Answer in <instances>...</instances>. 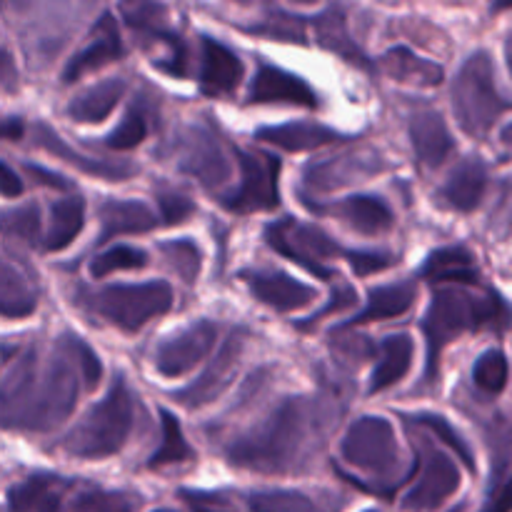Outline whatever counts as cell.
I'll use <instances>...</instances> for the list:
<instances>
[{"mask_svg":"<svg viewBox=\"0 0 512 512\" xmlns=\"http://www.w3.org/2000/svg\"><path fill=\"white\" fill-rule=\"evenodd\" d=\"M85 383L75 335H65L55 353L40 360L30 350L3 378V423L10 430L48 433L70 418Z\"/></svg>","mask_w":512,"mask_h":512,"instance_id":"6da1fadb","label":"cell"},{"mask_svg":"<svg viewBox=\"0 0 512 512\" xmlns=\"http://www.w3.org/2000/svg\"><path fill=\"white\" fill-rule=\"evenodd\" d=\"M318 408L305 398H285L253 428L243 430L225 448L233 468L280 475L303 468L310 448L318 443Z\"/></svg>","mask_w":512,"mask_h":512,"instance_id":"7a4b0ae2","label":"cell"},{"mask_svg":"<svg viewBox=\"0 0 512 512\" xmlns=\"http://www.w3.org/2000/svg\"><path fill=\"white\" fill-rule=\"evenodd\" d=\"M512 328V305L495 290H463L440 288L430 298L423 318V333L428 340V360H425V383H435L440 373L443 350L458 335L493 330L505 333Z\"/></svg>","mask_w":512,"mask_h":512,"instance_id":"3957f363","label":"cell"},{"mask_svg":"<svg viewBox=\"0 0 512 512\" xmlns=\"http://www.w3.org/2000/svg\"><path fill=\"white\" fill-rule=\"evenodd\" d=\"M133 393L123 375H115L105 398L83 415L63 438V450L80 460H105L120 453L133 433Z\"/></svg>","mask_w":512,"mask_h":512,"instance_id":"277c9868","label":"cell"},{"mask_svg":"<svg viewBox=\"0 0 512 512\" xmlns=\"http://www.w3.org/2000/svg\"><path fill=\"white\" fill-rule=\"evenodd\" d=\"M450 98L460 128L473 138H485L500 115L512 110V98L500 93L495 83V63L488 50H478L465 60L453 80Z\"/></svg>","mask_w":512,"mask_h":512,"instance_id":"5b68a950","label":"cell"},{"mask_svg":"<svg viewBox=\"0 0 512 512\" xmlns=\"http://www.w3.org/2000/svg\"><path fill=\"white\" fill-rule=\"evenodd\" d=\"M340 458L378 483H403L408 470L393 423L380 415H363L350 423L340 440Z\"/></svg>","mask_w":512,"mask_h":512,"instance_id":"8992f818","label":"cell"},{"mask_svg":"<svg viewBox=\"0 0 512 512\" xmlns=\"http://www.w3.org/2000/svg\"><path fill=\"white\" fill-rule=\"evenodd\" d=\"M88 305L115 328L125 333H138L150 320L160 318L173 308V288L165 280L105 285L98 293L88 295Z\"/></svg>","mask_w":512,"mask_h":512,"instance_id":"52a82bcc","label":"cell"},{"mask_svg":"<svg viewBox=\"0 0 512 512\" xmlns=\"http://www.w3.org/2000/svg\"><path fill=\"white\" fill-rule=\"evenodd\" d=\"M265 240H268L270 248L275 253L285 255L293 263L303 265L308 273H313L320 280H335L338 273L333 268H328L330 258H338V255H348V250L340 248L333 238H330L325 230H320L318 225L298 223L293 218L275 220L265 228Z\"/></svg>","mask_w":512,"mask_h":512,"instance_id":"ba28073f","label":"cell"},{"mask_svg":"<svg viewBox=\"0 0 512 512\" xmlns=\"http://www.w3.org/2000/svg\"><path fill=\"white\" fill-rule=\"evenodd\" d=\"M240 165V185L233 193L223 195L220 203L233 213H265L280 205L278 175L280 160L258 150H235Z\"/></svg>","mask_w":512,"mask_h":512,"instance_id":"9c48e42d","label":"cell"},{"mask_svg":"<svg viewBox=\"0 0 512 512\" xmlns=\"http://www.w3.org/2000/svg\"><path fill=\"white\" fill-rule=\"evenodd\" d=\"M218 340V325L203 318L190 323L180 333L170 335L158 345L155 353V370L163 378H183L190 370L198 368Z\"/></svg>","mask_w":512,"mask_h":512,"instance_id":"30bf717a","label":"cell"},{"mask_svg":"<svg viewBox=\"0 0 512 512\" xmlns=\"http://www.w3.org/2000/svg\"><path fill=\"white\" fill-rule=\"evenodd\" d=\"M383 168V155L375 150H348V153L310 163L303 173V185L315 193H330L345 185L363 183L365 178H373Z\"/></svg>","mask_w":512,"mask_h":512,"instance_id":"8fae6325","label":"cell"},{"mask_svg":"<svg viewBox=\"0 0 512 512\" xmlns=\"http://www.w3.org/2000/svg\"><path fill=\"white\" fill-rule=\"evenodd\" d=\"M178 168L193 175L210 190L228 183L230 178V160L225 158L223 145H220L218 135L205 125H193V128L185 130Z\"/></svg>","mask_w":512,"mask_h":512,"instance_id":"7c38bea8","label":"cell"},{"mask_svg":"<svg viewBox=\"0 0 512 512\" xmlns=\"http://www.w3.org/2000/svg\"><path fill=\"white\" fill-rule=\"evenodd\" d=\"M460 488V470L455 460H450L445 453L430 450L425 455L420 478L415 480L413 488L403 498V510L408 512H430L438 510L440 505L448 503Z\"/></svg>","mask_w":512,"mask_h":512,"instance_id":"4fadbf2b","label":"cell"},{"mask_svg":"<svg viewBox=\"0 0 512 512\" xmlns=\"http://www.w3.org/2000/svg\"><path fill=\"white\" fill-rule=\"evenodd\" d=\"M240 278L250 288L253 298L278 313L308 308L318 300V290L283 270H243Z\"/></svg>","mask_w":512,"mask_h":512,"instance_id":"5bb4252c","label":"cell"},{"mask_svg":"<svg viewBox=\"0 0 512 512\" xmlns=\"http://www.w3.org/2000/svg\"><path fill=\"white\" fill-rule=\"evenodd\" d=\"M248 103L268 105H300V108H318V93L310 88V83L290 70L278 68V65L260 63L255 70L248 88Z\"/></svg>","mask_w":512,"mask_h":512,"instance_id":"9a60e30c","label":"cell"},{"mask_svg":"<svg viewBox=\"0 0 512 512\" xmlns=\"http://www.w3.org/2000/svg\"><path fill=\"white\" fill-rule=\"evenodd\" d=\"M240 358H243V335L233 333L223 343L220 353L210 360L208 368L200 373V378L193 380L188 388L173 393V398L178 400V403H183L185 408H200V405L205 403H213V400L228 388L230 380L235 378Z\"/></svg>","mask_w":512,"mask_h":512,"instance_id":"2e32d148","label":"cell"},{"mask_svg":"<svg viewBox=\"0 0 512 512\" xmlns=\"http://www.w3.org/2000/svg\"><path fill=\"white\" fill-rule=\"evenodd\" d=\"M123 53L125 50L123 40H120L118 20L110 13H103V18H98V23H95L88 43H85L78 53L70 55L60 78H63V83H78L80 78H85V75L93 73V70L123 58Z\"/></svg>","mask_w":512,"mask_h":512,"instance_id":"e0dca14e","label":"cell"},{"mask_svg":"<svg viewBox=\"0 0 512 512\" xmlns=\"http://www.w3.org/2000/svg\"><path fill=\"white\" fill-rule=\"evenodd\" d=\"M33 140H35V145H38V148H43L48 155H53V158L73 165V168L83 170L85 175H93V178L113 180L115 183V180H128L130 175L138 173V168H135L133 163H128V160H105V158H93V155L78 153V150L70 148V145L65 143V140L45 123L35 125Z\"/></svg>","mask_w":512,"mask_h":512,"instance_id":"ac0fdd59","label":"cell"},{"mask_svg":"<svg viewBox=\"0 0 512 512\" xmlns=\"http://www.w3.org/2000/svg\"><path fill=\"white\" fill-rule=\"evenodd\" d=\"M243 80V63L220 40L203 35L200 40V90L205 95H230Z\"/></svg>","mask_w":512,"mask_h":512,"instance_id":"d6986e66","label":"cell"},{"mask_svg":"<svg viewBox=\"0 0 512 512\" xmlns=\"http://www.w3.org/2000/svg\"><path fill=\"white\" fill-rule=\"evenodd\" d=\"M410 143H413L415 158L425 168H440L453 153L455 140L450 135L448 123L435 110H418L410 118Z\"/></svg>","mask_w":512,"mask_h":512,"instance_id":"ffe728a7","label":"cell"},{"mask_svg":"<svg viewBox=\"0 0 512 512\" xmlns=\"http://www.w3.org/2000/svg\"><path fill=\"white\" fill-rule=\"evenodd\" d=\"M100 218V235L98 243H108L115 235H138L155 230L158 225H163L160 215H155L140 200H115L108 198L100 203L98 208Z\"/></svg>","mask_w":512,"mask_h":512,"instance_id":"44dd1931","label":"cell"},{"mask_svg":"<svg viewBox=\"0 0 512 512\" xmlns=\"http://www.w3.org/2000/svg\"><path fill=\"white\" fill-rule=\"evenodd\" d=\"M255 138H258L260 143H268V145H275V148L288 150V153H308V150L323 148V145H333V143H340V140H348L343 133L330 128V125L308 123V120L268 125V128L255 130Z\"/></svg>","mask_w":512,"mask_h":512,"instance_id":"7402d4cb","label":"cell"},{"mask_svg":"<svg viewBox=\"0 0 512 512\" xmlns=\"http://www.w3.org/2000/svg\"><path fill=\"white\" fill-rule=\"evenodd\" d=\"M70 480L38 473L20 480L8 490V512H60Z\"/></svg>","mask_w":512,"mask_h":512,"instance_id":"603a6c76","label":"cell"},{"mask_svg":"<svg viewBox=\"0 0 512 512\" xmlns=\"http://www.w3.org/2000/svg\"><path fill=\"white\" fill-rule=\"evenodd\" d=\"M323 213L335 215L363 235H380L393 228L395 223L393 208L378 195H350L330 208H323Z\"/></svg>","mask_w":512,"mask_h":512,"instance_id":"cb8c5ba5","label":"cell"},{"mask_svg":"<svg viewBox=\"0 0 512 512\" xmlns=\"http://www.w3.org/2000/svg\"><path fill=\"white\" fill-rule=\"evenodd\" d=\"M420 278L430 280V283L480 285L483 275H480L478 260L465 245H445L425 258Z\"/></svg>","mask_w":512,"mask_h":512,"instance_id":"d4e9b609","label":"cell"},{"mask_svg":"<svg viewBox=\"0 0 512 512\" xmlns=\"http://www.w3.org/2000/svg\"><path fill=\"white\" fill-rule=\"evenodd\" d=\"M488 190V168L483 158L460 160L443 185V200L460 213H473Z\"/></svg>","mask_w":512,"mask_h":512,"instance_id":"484cf974","label":"cell"},{"mask_svg":"<svg viewBox=\"0 0 512 512\" xmlns=\"http://www.w3.org/2000/svg\"><path fill=\"white\" fill-rule=\"evenodd\" d=\"M413 358L415 343L408 333H395L383 338V343H380L378 365H375L373 375H370L368 393H383V390L403 383L405 375L413 368Z\"/></svg>","mask_w":512,"mask_h":512,"instance_id":"4316f807","label":"cell"},{"mask_svg":"<svg viewBox=\"0 0 512 512\" xmlns=\"http://www.w3.org/2000/svg\"><path fill=\"white\" fill-rule=\"evenodd\" d=\"M415 303V283L410 280H400V283L380 285L368 293L365 300V308L358 315H353L350 320H345L340 328H358L363 323H375V320H388V318H400V315L408 313ZM338 328V330H340Z\"/></svg>","mask_w":512,"mask_h":512,"instance_id":"83f0119b","label":"cell"},{"mask_svg":"<svg viewBox=\"0 0 512 512\" xmlns=\"http://www.w3.org/2000/svg\"><path fill=\"white\" fill-rule=\"evenodd\" d=\"M123 78H105L75 95L68 103V115L75 123H103L125 95Z\"/></svg>","mask_w":512,"mask_h":512,"instance_id":"f1b7e54d","label":"cell"},{"mask_svg":"<svg viewBox=\"0 0 512 512\" xmlns=\"http://www.w3.org/2000/svg\"><path fill=\"white\" fill-rule=\"evenodd\" d=\"M85 225V200L78 195H68L50 205L48 230L43 235V248L50 253L68 248L80 235Z\"/></svg>","mask_w":512,"mask_h":512,"instance_id":"f546056e","label":"cell"},{"mask_svg":"<svg viewBox=\"0 0 512 512\" xmlns=\"http://www.w3.org/2000/svg\"><path fill=\"white\" fill-rule=\"evenodd\" d=\"M380 65L398 83L425 85V88H433V85L443 83V68L438 63L420 58V55H415L410 48H403V45L390 48L380 58Z\"/></svg>","mask_w":512,"mask_h":512,"instance_id":"4dcf8cb0","label":"cell"},{"mask_svg":"<svg viewBox=\"0 0 512 512\" xmlns=\"http://www.w3.org/2000/svg\"><path fill=\"white\" fill-rule=\"evenodd\" d=\"M313 25L318 28V43L323 45V48L333 50L335 55H340V58L350 60V63L355 65H368L363 50H360L358 45H355V40L350 38L348 20H345L343 8L333 5V8L323 10V13L315 15Z\"/></svg>","mask_w":512,"mask_h":512,"instance_id":"1f68e13d","label":"cell"},{"mask_svg":"<svg viewBox=\"0 0 512 512\" xmlns=\"http://www.w3.org/2000/svg\"><path fill=\"white\" fill-rule=\"evenodd\" d=\"M38 308V295L33 285L20 275L10 263H3L0 270V313L5 320L28 318Z\"/></svg>","mask_w":512,"mask_h":512,"instance_id":"d6a6232c","label":"cell"},{"mask_svg":"<svg viewBox=\"0 0 512 512\" xmlns=\"http://www.w3.org/2000/svg\"><path fill=\"white\" fill-rule=\"evenodd\" d=\"M193 448L185 440L180 420L170 410H160V445L148 460V468H168V465H183L193 460Z\"/></svg>","mask_w":512,"mask_h":512,"instance_id":"836d02e7","label":"cell"},{"mask_svg":"<svg viewBox=\"0 0 512 512\" xmlns=\"http://www.w3.org/2000/svg\"><path fill=\"white\" fill-rule=\"evenodd\" d=\"M250 512H320L318 503L300 490H255L248 495Z\"/></svg>","mask_w":512,"mask_h":512,"instance_id":"e575fe53","label":"cell"},{"mask_svg":"<svg viewBox=\"0 0 512 512\" xmlns=\"http://www.w3.org/2000/svg\"><path fill=\"white\" fill-rule=\"evenodd\" d=\"M413 423H418L420 428H425L428 433H433L435 438L443 440V445H448V448L458 455L460 463H463L470 473H475V470H478V465H475L473 448H470L468 440L463 438V433H458V430L453 428V423H450L448 418H443V415H435V413H418V415H413Z\"/></svg>","mask_w":512,"mask_h":512,"instance_id":"d590c367","label":"cell"},{"mask_svg":"<svg viewBox=\"0 0 512 512\" xmlns=\"http://www.w3.org/2000/svg\"><path fill=\"white\" fill-rule=\"evenodd\" d=\"M148 265V253L135 245H113V248L103 250L90 260V275L93 278H108V275L118 273V270H140Z\"/></svg>","mask_w":512,"mask_h":512,"instance_id":"8d00e7d4","label":"cell"},{"mask_svg":"<svg viewBox=\"0 0 512 512\" xmlns=\"http://www.w3.org/2000/svg\"><path fill=\"white\" fill-rule=\"evenodd\" d=\"M510 378V363L505 358L503 350L498 348H490L475 360L473 365V383L478 385L483 393L488 395H500L508 385Z\"/></svg>","mask_w":512,"mask_h":512,"instance_id":"74e56055","label":"cell"},{"mask_svg":"<svg viewBox=\"0 0 512 512\" xmlns=\"http://www.w3.org/2000/svg\"><path fill=\"white\" fill-rule=\"evenodd\" d=\"M160 253H163L165 263L185 280V283H195L200 273V265H203V255L200 248L190 238L180 240H165L160 245Z\"/></svg>","mask_w":512,"mask_h":512,"instance_id":"f35d334b","label":"cell"},{"mask_svg":"<svg viewBox=\"0 0 512 512\" xmlns=\"http://www.w3.org/2000/svg\"><path fill=\"white\" fill-rule=\"evenodd\" d=\"M148 130L150 123L145 110L140 108V105H130L128 113H125L123 120L118 123V128L105 138V145L113 150H130L148 138Z\"/></svg>","mask_w":512,"mask_h":512,"instance_id":"ab89813d","label":"cell"},{"mask_svg":"<svg viewBox=\"0 0 512 512\" xmlns=\"http://www.w3.org/2000/svg\"><path fill=\"white\" fill-rule=\"evenodd\" d=\"M3 225L5 233L13 235V238L28 245H43V240H40V210L35 203H25L8 210L3 215Z\"/></svg>","mask_w":512,"mask_h":512,"instance_id":"60d3db41","label":"cell"},{"mask_svg":"<svg viewBox=\"0 0 512 512\" xmlns=\"http://www.w3.org/2000/svg\"><path fill=\"white\" fill-rule=\"evenodd\" d=\"M305 20L298 15H290L285 10H273L265 20H260L258 25L248 28L250 33L270 35V38L288 40V43H305Z\"/></svg>","mask_w":512,"mask_h":512,"instance_id":"b9f144b4","label":"cell"},{"mask_svg":"<svg viewBox=\"0 0 512 512\" xmlns=\"http://www.w3.org/2000/svg\"><path fill=\"white\" fill-rule=\"evenodd\" d=\"M70 512H133V500L115 490L88 488L73 500Z\"/></svg>","mask_w":512,"mask_h":512,"instance_id":"7bdbcfd3","label":"cell"},{"mask_svg":"<svg viewBox=\"0 0 512 512\" xmlns=\"http://www.w3.org/2000/svg\"><path fill=\"white\" fill-rule=\"evenodd\" d=\"M158 210L163 225H180L195 213V203L188 195L180 193V190L163 188L158 190Z\"/></svg>","mask_w":512,"mask_h":512,"instance_id":"ee69618b","label":"cell"},{"mask_svg":"<svg viewBox=\"0 0 512 512\" xmlns=\"http://www.w3.org/2000/svg\"><path fill=\"white\" fill-rule=\"evenodd\" d=\"M345 260L350 263L355 275L365 278V275L380 273V270H388L395 265V258L383 250H348Z\"/></svg>","mask_w":512,"mask_h":512,"instance_id":"f6af8a7d","label":"cell"},{"mask_svg":"<svg viewBox=\"0 0 512 512\" xmlns=\"http://www.w3.org/2000/svg\"><path fill=\"white\" fill-rule=\"evenodd\" d=\"M180 500L188 505L190 512H238L225 495L208 493V490H180Z\"/></svg>","mask_w":512,"mask_h":512,"instance_id":"bcb514c9","label":"cell"},{"mask_svg":"<svg viewBox=\"0 0 512 512\" xmlns=\"http://www.w3.org/2000/svg\"><path fill=\"white\" fill-rule=\"evenodd\" d=\"M358 303V295L353 293V288H348V285H340V288H335L333 298H330V303L325 305V308H320L318 313L310 315L308 320H303V323H298V328H313L318 320L328 318L330 313H340V310H348L350 305Z\"/></svg>","mask_w":512,"mask_h":512,"instance_id":"7dc6e473","label":"cell"},{"mask_svg":"<svg viewBox=\"0 0 512 512\" xmlns=\"http://www.w3.org/2000/svg\"><path fill=\"white\" fill-rule=\"evenodd\" d=\"M25 170H28V175H30V178H33L38 185H48V188H55V190H70V188H73V185H70L68 180L63 178V175L53 173V170L43 168V165L25 163Z\"/></svg>","mask_w":512,"mask_h":512,"instance_id":"c3c4849f","label":"cell"},{"mask_svg":"<svg viewBox=\"0 0 512 512\" xmlns=\"http://www.w3.org/2000/svg\"><path fill=\"white\" fill-rule=\"evenodd\" d=\"M480 512H512V478L495 488V493L490 495V500Z\"/></svg>","mask_w":512,"mask_h":512,"instance_id":"681fc988","label":"cell"},{"mask_svg":"<svg viewBox=\"0 0 512 512\" xmlns=\"http://www.w3.org/2000/svg\"><path fill=\"white\" fill-rule=\"evenodd\" d=\"M0 188H3V198H18L23 193V180L15 173L13 165L8 160H3V180H0Z\"/></svg>","mask_w":512,"mask_h":512,"instance_id":"f907efd6","label":"cell"},{"mask_svg":"<svg viewBox=\"0 0 512 512\" xmlns=\"http://www.w3.org/2000/svg\"><path fill=\"white\" fill-rule=\"evenodd\" d=\"M3 138L8 140V143H15V140L23 138V120L15 118V115H8V118L3 120Z\"/></svg>","mask_w":512,"mask_h":512,"instance_id":"816d5d0a","label":"cell"},{"mask_svg":"<svg viewBox=\"0 0 512 512\" xmlns=\"http://www.w3.org/2000/svg\"><path fill=\"white\" fill-rule=\"evenodd\" d=\"M10 78H13V60H10L8 53H3V80H5V85H10Z\"/></svg>","mask_w":512,"mask_h":512,"instance_id":"f5cc1de1","label":"cell"},{"mask_svg":"<svg viewBox=\"0 0 512 512\" xmlns=\"http://www.w3.org/2000/svg\"><path fill=\"white\" fill-rule=\"evenodd\" d=\"M505 63H508V70L512 75V33H508V38H505Z\"/></svg>","mask_w":512,"mask_h":512,"instance_id":"db71d44e","label":"cell"},{"mask_svg":"<svg viewBox=\"0 0 512 512\" xmlns=\"http://www.w3.org/2000/svg\"><path fill=\"white\" fill-rule=\"evenodd\" d=\"M500 138H503V143L512 145V123L505 125V128H503V133H500Z\"/></svg>","mask_w":512,"mask_h":512,"instance_id":"11a10c76","label":"cell"},{"mask_svg":"<svg viewBox=\"0 0 512 512\" xmlns=\"http://www.w3.org/2000/svg\"><path fill=\"white\" fill-rule=\"evenodd\" d=\"M153 512H175V510H168V508H160V510H153Z\"/></svg>","mask_w":512,"mask_h":512,"instance_id":"9f6ffc18","label":"cell"},{"mask_svg":"<svg viewBox=\"0 0 512 512\" xmlns=\"http://www.w3.org/2000/svg\"><path fill=\"white\" fill-rule=\"evenodd\" d=\"M363 512H378V510H363Z\"/></svg>","mask_w":512,"mask_h":512,"instance_id":"6f0895ef","label":"cell"}]
</instances>
